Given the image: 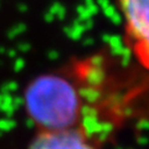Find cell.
I'll use <instances>...</instances> for the list:
<instances>
[{"label": "cell", "mask_w": 149, "mask_h": 149, "mask_svg": "<svg viewBox=\"0 0 149 149\" xmlns=\"http://www.w3.org/2000/svg\"><path fill=\"white\" fill-rule=\"evenodd\" d=\"M24 104L37 130L86 127L85 93L76 68L71 73L51 72L34 78L25 88Z\"/></svg>", "instance_id": "6da1fadb"}, {"label": "cell", "mask_w": 149, "mask_h": 149, "mask_svg": "<svg viewBox=\"0 0 149 149\" xmlns=\"http://www.w3.org/2000/svg\"><path fill=\"white\" fill-rule=\"evenodd\" d=\"M123 19V41L144 70L149 71V0H116Z\"/></svg>", "instance_id": "7a4b0ae2"}, {"label": "cell", "mask_w": 149, "mask_h": 149, "mask_svg": "<svg viewBox=\"0 0 149 149\" xmlns=\"http://www.w3.org/2000/svg\"><path fill=\"white\" fill-rule=\"evenodd\" d=\"M27 149H98L97 141L87 127L37 130Z\"/></svg>", "instance_id": "3957f363"}]
</instances>
